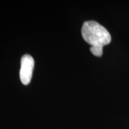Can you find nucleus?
<instances>
[{
	"label": "nucleus",
	"instance_id": "obj_1",
	"mask_svg": "<svg viewBox=\"0 0 129 129\" xmlns=\"http://www.w3.org/2000/svg\"><path fill=\"white\" fill-rule=\"evenodd\" d=\"M82 36L84 40L91 46L103 47L111 42L109 32L95 21H86L82 27Z\"/></svg>",
	"mask_w": 129,
	"mask_h": 129
},
{
	"label": "nucleus",
	"instance_id": "obj_2",
	"mask_svg": "<svg viewBox=\"0 0 129 129\" xmlns=\"http://www.w3.org/2000/svg\"><path fill=\"white\" fill-rule=\"evenodd\" d=\"M35 67V60L29 55H24L21 59V68L19 71V78L21 82L27 85L32 79L33 69Z\"/></svg>",
	"mask_w": 129,
	"mask_h": 129
},
{
	"label": "nucleus",
	"instance_id": "obj_3",
	"mask_svg": "<svg viewBox=\"0 0 129 129\" xmlns=\"http://www.w3.org/2000/svg\"><path fill=\"white\" fill-rule=\"evenodd\" d=\"M103 47L91 46L90 47V52L96 57H101L103 55Z\"/></svg>",
	"mask_w": 129,
	"mask_h": 129
}]
</instances>
